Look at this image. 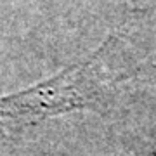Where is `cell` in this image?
I'll use <instances>...</instances> for the list:
<instances>
[{
  "label": "cell",
  "mask_w": 156,
  "mask_h": 156,
  "mask_svg": "<svg viewBox=\"0 0 156 156\" xmlns=\"http://www.w3.org/2000/svg\"><path fill=\"white\" fill-rule=\"evenodd\" d=\"M140 68L123 31L109 33L87 59L33 87L0 97V123L12 127L102 106L125 80L139 75Z\"/></svg>",
  "instance_id": "6da1fadb"
}]
</instances>
